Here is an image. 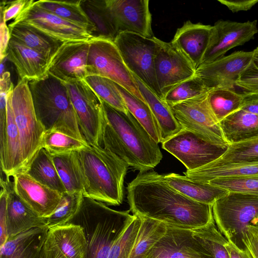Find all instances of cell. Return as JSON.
<instances>
[{"instance_id":"cell-1","label":"cell","mask_w":258,"mask_h":258,"mask_svg":"<svg viewBox=\"0 0 258 258\" xmlns=\"http://www.w3.org/2000/svg\"><path fill=\"white\" fill-rule=\"evenodd\" d=\"M133 215L166 225L195 228L214 220L212 205L196 202L178 191L153 170L140 171L127 187Z\"/></svg>"},{"instance_id":"cell-2","label":"cell","mask_w":258,"mask_h":258,"mask_svg":"<svg viewBox=\"0 0 258 258\" xmlns=\"http://www.w3.org/2000/svg\"><path fill=\"white\" fill-rule=\"evenodd\" d=\"M102 102V147L140 172L153 169L163 157L158 143L129 111Z\"/></svg>"},{"instance_id":"cell-3","label":"cell","mask_w":258,"mask_h":258,"mask_svg":"<svg viewBox=\"0 0 258 258\" xmlns=\"http://www.w3.org/2000/svg\"><path fill=\"white\" fill-rule=\"evenodd\" d=\"M82 173L83 196L106 205L119 206L128 165L101 146L88 144L77 151Z\"/></svg>"},{"instance_id":"cell-4","label":"cell","mask_w":258,"mask_h":258,"mask_svg":"<svg viewBox=\"0 0 258 258\" xmlns=\"http://www.w3.org/2000/svg\"><path fill=\"white\" fill-rule=\"evenodd\" d=\"M136 216L83 197L79 210L69 222L83 228L87 250L85 258H108L113 244Z\"/></svg>"},{"instance_id":"cell-5","label":"cell","mask_w":258,"mask_h":258,"mask_svg":"<svg viewBox=\"0 0 258 258\" xmlns=\"http://www.w3.org/2000/svg\"><path fill=\"white\" fill-rule=\"evenodd\" d=\"M28 84L37 118L45 131L56 130L86 141L64 83L48 74Z\"/></svg>"},{"instance_id":"cell-6","label":"cell","mask_w":258,"mask_h":258,"mask_svg":"<svg viewBox=\"0 0 258 258\" xmlns=\"http://www.w3.org/2000/svg\"><path fill=\"white\" fill-rule=\"evenodd\" d=\"M212 212L216 226L228 241L247 250L243 233L247 226L258 227V195L229 192L213 204Z\"/></svg>"},{"instance_id":"cell-7","label":"cell","mask_w":258,"mask_h":258,"mask_svg":"<svg viewBox=\"0 0 258 258\" xmlns=\"http://www.w3.org/2000/svg\"><path fill=\"white\" fill-rule=\"evenodd\" d=\"M159 41L155 36L147 38L132 32H120L113 42L131 73L162 99L154 68Z\"/></svg>"},{"instance_id":"cell-8","label":"cell","mask_w":258,"mask_h":258,"mask_svg":"<svg viewBox=\"0 0 258 258\" xmlns=\"http://www.w3.org/2000/svg\"><path fill=\"white\" fill-rule=\"evenodd\" d=\"M11 102L20 136L23 171L42 148L45 130L37 118L27 80H19L12 91Z\"/></svg>"},{"instance_id":"cell-9","label":"cell","mask_w":258,"mask_h":258,"mask_svg":"<svg viewBox=\"0 0 258 258\" xmlns=\"http://www.w3.org/2000/svg\"><path fill=\"white\" fill-rule=\"evenodd\" d=\"M92 75L109 79L145 102L113 40L97 37L90 41L87 76Z\"/></svg>"},{"instance_id":"cell-10","label":"cell","mask_w":258,"mask_h":258,"mask_svg":"<svg viewBox=\"0 0 258 258\" xmlns=\"http://www.w3.org/2000/svg\"><path fill=\"white\" fill-rule=\"evenodd\" d=\"M208 93L169 107L182 129L208 143L227 148L229 144L224 138L220 122L210 106Z\"/></svg>"},{"instance_id":"cell-11","label":"cell","mask_w":258,"mask_h":258,"mask_svg":"<svg viewBox=\"0 0 258 258\" xmlns=\"http://www.w3.org/2000/svg\"><path fill=\"white\" fill-rule=\"evenodd\" d=\"M64 84L85 140L89 145L102 147L103 108L101 99L85 80Z\"/></svg>"},{"instance_id":"cell-12","label":"cell","mask_w":258,"mask_h":258,"mask_svg":"<svg viewBox=\"0 0 258 258\" xmlns=\"http://www.w3.org/2000/svg\"><path fill=\"white\" fill-rule=\"evenodd\" d=\"M162 147L179 160L186 170H194L219 158L227 148L208 143L182 129L164 141Z\"/></svg>"},{"instance_id":"cell-13","label":"cell","mask_w":258,"mask_h":258,"mask_svg":"<svg viewBox=\"0 0 258 258\" xmlns=\"http://www.w3.org/2000/svg\"><path fill=\"white\" fill-rule=\"evenodd\" d=\"M12 23L31 26L63 42L90 41L95 38L87 30L38 7L33 0Z\"/></svg>"},{"instance_id":"cell-14","label":"cell","mask_w":258,"mask_h":258,"mask_svg":"<svg viewBox=\"0 0 258 258\" xmlns=\"http://www.w3.org/2000/svg\"><path fill=\"white\" fill-rule=\"evenodd\" d=\"M155 73L162 99L172 89L195 76L196 69L171 42L159 39L154 60Z\"/></svg>"},{"instance_id":"cell-15","label":"cell","mask_w":258,"mask_h":258,"mask_svg":"<svg viewBox=\"0 0 258 258\" xmlns=\"http://www.w3.org/2000/svg\"><path fill=\"white\" fill-rule=\"evenodd\" d=\"M257 32L256 20L243 23L222 20L217 21L212 26L209 44L201 64L223 57L230 49L253 39Z\"/></svg>"},{"instance_id":"cell-16","label":"cell","mask_w":258,"mask_h":258,"mask_svg":"<svg viewBox=\"0 0 258 258\" xmlns=\"http://www.w3.org/2000/svg\"><path fill=\"white\" fill-rule=\"evenodd\" d=\"M253 51H238L213 61L201 64L196 70L199 78L209 91L224 88L233 89L241 72L252 57Z\"/></svg>"},{"instance_id":"cell-17","label":"cell","mask_w":258,"mask_h":258,"mask_svg":"<svg viewBox=\"0 0 258 258\" xmlns=\"http://www.w3.org/2000/svg\"><path fill=\"white\" fill-rule=\"evenodd\" d=\"M167 227L165 234L144 258H214L194 237L190 229Z\"/></svg>"},{"instance_id":"cell-18","label":"cell","mask_w":258,"mask_h":258,"mask_svg":"<svg viewBox=\"0 0 258 258\" xmlns=\"http://www.w3.org/2000/svg\"><path fill=\"white\" fill-rule=\"evenodd\" d=\"M90 41L64 42L50 62L48 74L64 83L84 80Z\"/></svg>"},{"instance_id":"cell-19","label":"cell","mask_w":258,"mask_h":258,"mask_svg":"<svg viewBox=\"0 0 258 258\" xmlns=\"http://www.w3.org/2000/svg\"><path fill=\"white\" fill-rule=\"evenodd\" d=\"M118 33L154 36L149 0H106Z\"/></svg>"},{"instance_id":"cell-20","label":"cell","mask_w":258,"mask_h":258,"mask_svg":"<svg viewBox=\"0 0 258 258\" xmlns=\"http://www.w3.org/2000/svg\"><path fill=\"white\" fill-rule=\"evenodd\" d=\"M87 243L83 228L71 223L49 228L43 258H85Z\"/></svg>"},{"instance_id":"cell-21","label":"cell","mask_w":258,"mask_h":258,"mask_svg":"<svg viewBox=\"0 0 258 258\" xmlns=\"http://www.w3.org/2000/svg\"><path fill=\"white\" fill-rule=\"evenodd\" d=\"M13 177L14 190L33 211L42 218L53 213L62 194L37 181L24 171L16 173Z\"/></svg>"},{"instance_id":"cell-22","label":"cell","mask_w":258,"mask_h":258,"mask_svg":"<svg viewBox=\"0 0 258 258\" xmlns=\"http://www.w3.org/2000/svg\"><path fill=\"white\" fill-rule=\"evenodd\" d=\"M212 26L187 21L178 28L171 42L190 60L196 70L201 64Z\"/></svg>"},{"instance_id":"cell-23","label":"cell","mask_w":258,"mask_h":258,"mask_svg":"<svg viewBox=\"0 0 258 258\" xmlns=\"http://www.w3.org/2000/svg\"><path fill=\"white\" fill-rule=\"evenodd\" d=\"M7 58L16 67L21 80L28 82L41 79L48 75L49 60L38 52L11 38Z\"/></svg>"},{"instance_id":"cell-24","label":"cell","mask_w":258,"mask_h":258,"mask_svg":"<svg viewBox=\"0 0 258 258\" xmlns=\"http://www.w3.org/2000/svg\"><path fill=\"white\" fill-rule=\"evenodd\" d=\"M9 189L7 207L8 238L35 228L47 227L44 218L33 211L16 194L13 183L6 178Z\"/></svg>"},{"instance_id":"cell-25","label":"cell","mask_w":258,"mask_h":258,"mask_svg":"<svg viewBox=\"0 0 258 258\" xmlns=\"http://www.w3.org/2000/svg\"><path fill=\"white\" fill-rule=\"evenodd\" d=\"M49 228H35L9 238L0 246V258H43Z\"/></svg>"},{"instance_id":"cell-26","label":"cell","mask_w":258,"mask_h":258,"mask_svg":"<svg viewBox=\"0 0 258 258\" xmlns=\"http://www.w3.org/2000/svg\"><path fill=\"white\" fill-rule=\"evenodd\" d=\"M13 89L7 95L6 143L3 152L0 153L1 169L6 178L23 170L20 136L11 102Z\"/></svg>"},{"instance_id":"cell-27","label":"cell","mask_w":258,"mask_h":258,"mask_svg":"<svg viewBox=\"0 0 258 258\" xmlns=\"http://www.w3.org/2000/svg\"><path fill=\"white\" fill-rule=\"evenodd\" d=\"M169 185L186 197L199 203L211 205L229 192L209 183L191 179L185 175L170 173L161 174Z\"/></svg>"},{"instance_id":"cell-28","label":"cell","mask_w":258,"mask_h":258,"mask_svg":"<svg viewBox=\"0 0 258 258\" xmlns=\"http://www.w3.org/2000/svg\"><path fill=\"white\" fill-rule=\"evenodd\" d=\"M8 27L11 38L42 54L49 63L64 43L22 23L12 22Z\"/></svg>"},{"instance_id":"cell-29","label":"cell","mask_w":258,"mask_h":258,"mask_svg":"<svg viewBox=\"0 0 258 258\" xmlns=\"http://www.w3.org/2000/svg\"><path fill=\"white\" fill-rule=\"evenodd\" d=\"M229 145L258 137V115L239 109L220 121Z\"/></svg>"},{"instance_id":"cell-30","label":"cell","mask_w":258,"mask_h":258,"mask_svg":"<svg viewBox=\"0 0 258 258\" xmlns=\"http://www.w3.org/2000/svg\"><path fill=\"white\" fill-rule=\"evenodd\" d=\"M134 76V75H133ZM138 89L150 107L160 128L161 142L167 140L181 130L182 127L174 117L169 106L134 76Z\"/></svg>"},{"instance_id":"cell-31","label":"cell","mask_w":258,"mask_h":258,"mask_svg":"<svg viewBox=\"0 0 258 258\" xmlns=\"http://www.w3.org/2000/svg\"><path fill=\"white\" fill-rule=\"evenodd\" d=\"M183 173L191 179L205 183L220 177L258 176V159L215 166L206 165L194 170H186Z\"/></svg>"},{"instance_id":"cell-32","label":"cell","mask_w":258,"mask_h":258,"mask_svg":"<svg viewBox=\"0 0 258 258\" xmlns=\"http://www.w3.org/2000/svg\"><path fill=\"white\" fill-rule=\"evenodd\" d=\"M80 1H35L38 7L47 11L67 21L87 30L94 37L96 30L81 6Z\"/></svg>"},{"instance_id":"cell-33","label":"cell","mask_w":258,"mask_h":258,"mask_svg":"<svg viewBox=\"0 0 258 258\" xmlns=\"http://www.w3.org/2000/svg\"><path fill=\"white\" fill-rule=\"evenodd\" d=\"M37 181L61 194L66 192L51 155L41 148L23 170Z\"/></svg>"},{"instance_id":"cell-34","label":"cell","mask_w":258,"mask_h":258,"mask_svg":"<svg viewBox=\"0 0 258 258\" xmlns=\"http://www.w3.org/2000/svg\"><path fill=\"white\" fill-rule=\"evenodd\" d=\"M81 6L96 28L94 37L113 41L118 32L106 0H82Z\"/></svg>"},{"instance_id":"cell-35","label":"cell","mask_w":258,"mask_h":258,"mask_svg":"<svg viewBox=\"0 0 258 258\" xmlns=\"http://www.w3.org/2000/svg\"><path fill=\"white\" fill-rule=\"evenodd\" d=\"M77 151L51 155L66 192L83 194V180Z\"/></svg>"},{"instance_id":"cell-36","label":"cell","mask_w":258,"mask_h":258,"mask_svg":"<svg viewBox=\"0 0 258 258\" xmlns=\"http://www.w3.org/2000/svg\"><path fill=\"white\" fill-rule=\"evenodd\" d=\"M126 107L133 116L144 126L157 143L161 142V131L159 124L148 104L120 85L116 84Z\"/></svg>"},{"instance_id":"cell-37","label":"cell","mask_w":258,"mask_h":258,"mask_svg":"<svg viewBox=\"0 0 258 258\" xmlns=\"http://www.w3.org/2000/svg\"><path fill=\"white\" fill-rule=\"evenodd\" d=\"M140 217L141 226L128 258H144L167 231V227L164 223L148 218Z\"/></svg>"},{"instance_id":"cell-38","label":"cell","mask_w":258,"mask_h":258,"mask_svg":"<svg viewBox=\"0 0 258 258\" xmlns=\"http://www.w3.org/2000/svg\"><path fill=\"white\" fill-rule=\"evenodd\" d=\"M194 237L214 258H230L229 241L220 232L214 220L205 226L190 229Z\"/></svg>"},{"instance_id":"cell-39","label":"cell","mask_w":258,"mask_h":258,"mask_svg":"<svg viewBox=\"0 0 258 258\" xmlns=\"http://www.w3.org/2000/svg\"><path fill=\"white\" fill-rule=\"evenodd\" d=\"M208 99L213 112L220 122L241 108L242 94L237 93L234 89L217 88L209 91Z\"/></svg>"},{"instance_id":"cell-40","label":"cell","mask_w":258,"mask_h":258,"mask_svg":"<svg viewBox=\"0 0 258 258\" xmlns=\"http://www.w3.org/2000/svg\"><path fill=\"white\" fill-rule=\"evenodd\" d=\"M89 144L56 130L44 133L41 147L50 155H57L78 151Z\"/></svg>"},{"instance_id":"cell-41","label":"cell","mask_w":258,"mask_h":258,"mask_svg":"<svg viewBox=\"0 0 258 258\" xmlns=\"http://www.w3.org/2000/svg\"><path fill=\"white\" fill-rule=\"evenodd\" d=\"M83 197L82 192L62 193L55 211L44 218L46 226L50 228L69 223L79 211Z\"/></svg>"},{"instance_id":"cell-42","label":"cell","mask_w":258,"mask_h":258,"mask_svg":"<svg viewBox=\"0 0 258 258\" xmlns=\"http://www.w3.org/2000/svg\"><path fill=\"white\" fill-rule=\"evenodd\" d=\"M258 159V137L229 145L219 158L209 166L250 161Z\"/></svg>"},{"instance_id":"cell-43","label":"cell","mask_w":258,"mask_h":258,"mask_svg":"<svg viewBox=\"0 0 258 258\" xmlns=\"http://www.w3.org/2000/svg\"><path fill=\"white\" fill-rule=\"evenodd\" d=\"M84 80L103 101L118 110L128 111L115 83L96 75L87 76Z\"/></svg>"},{"instance_id":"cell-44","label":"cell","mask_w":258,"mask_h":258,"mask_svg":"<svg viewBox=\"0 0 258 258\" xmlns=\"http://www.w3.org/2000/svg\"><path fill=\"white\" fill-rule=\"evenodd\" d=\"M208 92L202 81L195 76L174 87L162 99L170 106L207 94Z\"/></svg>"},{"instance_id":"cell-45","label":"cell","mask_w":258,"mask_h":258,"mask_svg":"<svg viewBox=\"0 0 258 258\" xmlns=\"http://www.w3.org/2000/svg\"><path fill=\"white\" fill-rule=\"evenodd\" d=\"M208 183L229 192L258 195V176L220 177Z\"/></svg>"},{"instance_id":"cell-46","label":"cell","mask_w":258,"mask_h":258,"mask_svg":"<svg viewBox=\"0 0 258 258\" xmlns=\"http://www.w3.org/2000/svg\"><path fill=\"white\" fill-rule=\"evenodd\" d=\"M141 223V218L136 216L116 239L108 258L128 257L137 239Z\"/></svg>"},{"instance_id":"cell-47","label":"cell","mask_w":258,"mask_h":258,"mask_svg":"<svg viewBox=\"0 0 258 258\" xmlns=\"http://www.w3.org/2000/svg\"><path fill=\"white\" fill-rule=\"evenodd\" d=\"M236 86L244 92L258 93V47L253 50L251 60L241 72Z\"/></svg>"},{"instance_id":"cell-48","label":"cell","mask_w":258,"mask_h":258,"mask_svg":"<svg viewBox=\"0 0 258 258\" xmlns=\"http://www.w3.org/2000/svg\"><path fill=\"white\" fill-rule=\"evenodd\" d=\"M1 190L0 193V246L8 240L7 207L9 189L7 179L1 178Z\"/></svg>"},{"instance_id":"cell-49","label":"cell","mask_w":258,"mask_h":258,"mask_svg":"<svg viewBox=\"0 0 258 258\" xmlns=\"http://www.w3.org/2000/svg\"><path fill=\"white\" fill-rule=\"evenodd\" d=\"M33 0L3 1L1 2V19L6 23L15 19Z\"/></svg>"},{"instance_id":"cell-50","label":"cell","mask_w":258,"mask_h":258,"mask_svg":"<svg viewBox=\"0 0 258 258\" xmlns=\"http://www.w3.org/2000/svg\"><path fill=\"white\" fill-rule=\"evenodd\" d=\"M243 241L253 258H258V227L247 226L243 233Z\"/></svg>"},{"instance_id":"cell-51","label":"cell","mask_w":258,"mask_h":258,"mask_svg":"<svg viewBox=\"0 0 258 258\" xmlns=\"http://www.w3.org/2000/svg\"><path fill=\"white\" fill-rule=\"evenodd\" d=\"M233 13L248 11L258 3V0L228 1L218 0Z\"/></svg>"},{"instance_id":"cell-52","label":"cell","mask_w":258,"mask_h":258,"mask_svg":"<svg viewBox=\"0 0 258 258\" xmlns=\"http://www.w3.org/2000/svg\"><path fill=\"white\" fill-rule=\"evenodd\" d=\"M0 60L7 58V49L11 40L10 30L6 23L1 19L0 23Z\"/></svg>"},{"instance_id":"cell-53","label":"cell","mask_w":258,"mask_h":258,"mask_svg":"<svg viewBox=\"0 0 258 258\" xmlns=\"http://www.w3.org/2000/svg\"><path fill=\"white\" fill-rule=\"evenodd\" d=\"M240 109L258 115V93L244 92L242 94Z\"/></svg>"},{"instance_id":"cell-54","label":"cell","mask_w":258,"mask_h":258,"mask_svg":"<svg viewBox=\"0 0 258 258\" xmlns=\"http://www.w3.org/2000/svg\"><path fill=\"white\" fill-rule=\"evenodd\" d=\"M230 258H253L248 250H242L237 247L231 242L227 245Z\"/></svg>"},{"instance_id":"cell-55","label":"cell","mask_w":258,"mask_h":258,"mask_svg":"<svg viewBox=\"0 0 258 258\" xmlns=\"http://www.w3.org/2000/svg\"><path fill=\"white\" fill-rule=\"evenodd\" d=\"M0 77V92L8 93L14 88L11 80V74L10 72L5 71Z\"/></svg>"}]
</instances>
